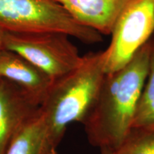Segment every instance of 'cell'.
Returning a JSON list of instances; mask_svg holds the SVG:
<instances>
[{
	"instance_id": "cell-11",
	"label": "cell",
	"mask_w": 154,
	"mask_h": 154,
	"mask_svg": "<svg viewBox=\"0 0 154 154\" xmlns=\"http://www.w3.org/2000/svg\"><path fill=\"white\" fill-rule=\"evenodd\" d=\"M113 154H154V130L131 128Z\"/></svg>"
},
{
	"instance_id": "cell-1",
	"label": "cell",
	"mask_w": 154,
	"mask_h": 154,
	"mask_svg": "<svg viewBox=\"0 0 154 154\" xmlns=\"http://www.w3.org/2000/svg\"><path fill=\"white\" fill-rule=\"evenodd\" d=\"M153 38L126 66L105 74L94 105L82 122L91 145L114 150L131 129L149 72Z\"/></svg>"
},
{
	"instance_id": "cell-8",
	"label": "cell",
	"mask_w": 154,
	"mask_h": 154,
	"mask_svg": "<svg viewBox=\"0 0 154 154\" xmlns=\"http://www.w3.org/2000/svg\"><path fill=\"white\" fill-rule=\"evenodd\" d=\"M77 22L101 34H111L116 21L131 0H54Z\"/></svg>"
},
{
	"instance_id": "cell-10",
	"label": "cell",
	"mask_w": 154,
	"mask_h": 154,
	"mask_svg": "<svg viewBox=\"0 0 154 154\" xmlns=\"http://www.w3.org/2000/svg\"><path fill=\"white\" fill-rule=\"evenodd\" d=\"M132 128L154 130V38L149 75L136 106Z\"/></svg>"
},
{
	"instance_id": "cell-9",
	"label": "cell",
	"mask_w": 154,
	"mask_h": 154,
	"mask_svg": "<svg viewBox=\"0 0 154 154\" xmlns=\"http://www.w3.org/2000/svg\"><path fill=\"white\" fill-rule=\"evenodd\" d=\"M44 125L39 109L22 127L5 154H44Z\"/></svg>"
},
{
	"instance_id": "cell-4",
	"label": "cell",
	"mask_w": 154,
	"mask_h": 154,
	"mask_svg": "<svg viewBox=\"0 0 154 154\" xmlns=\"http://www.w3.org/2000/svg\"><path fill=\"white\" fill-rule=\"evenodd\" d=\"M69 35L57 32L5 31L4 47L22 56L54 80L80 64L82 56Z\"/></svg>"
},
{
	"instance_id": "cell-12",
	"label": "cell",
	"mask_w": 154,
	"mask_h": 154,
	"mask_svg": "<svg viewBox=\"0 0 154 154\" xmlns=\"http://www.w3.org/2000/svg\"><path fill=\"white\" fill-rule=\"evenodd\" d=\"M5 31L0 28V51L5 49L4 47V39H5Z\"/></svg>"
},
{
	"instance_id": "cell-6",
	"label": "cell",
	"mask_w": 154,
	"mask_h": 154,
	"mask_svg": "<svg viewBox=\"0 0 154 154\" xmlns=\"http://www.w3.org/2000/svg\"><path fill=\"white\" fill-rule=\"evenodd\" d=\"M40 106L19 86L0 77V154H5L19 131Z\"/></svg>"
},
{
	"instance_id": "cell-5",
	"label": "cell",
	"mask_w": 154,
	"mask_h": 154,
	"mask_svg": "<svg viewBox=\"0 0 154 154\" xmlns=\"http://www.w3.org/2000/svg\"><path fill=\"white\" fill-rule=\"evenodd\" d=\"M154 32V0H131L116 21L110 45L103 51L106 74L123 68Z\"/></svg>"
},
{
	"instance_id": "cell-2",
	"label": "cell",
	"mask_w": 154,
	"mask_h": 154,
	"mask_svg": "<svg viewBox=\"0 0 154 154\" xmlns=\"http://www.w3.org/2000/svg\"><path fill=\"white\" fill-rule=\"evenodd\" d=\"M103 51L83 56L78 66L54 80L39 106L44 125V154H57L66 128L82 123L94 105L105 76Z\"/></svg>"
},
{
	"instance_id": "cell-13",
	"label": "cell",
	"mask_w": 154,
	"mask_h": 154,
	"mask_svg": "<svg viewBox=\"0 0 154 154\" xmlns=\"http://www.w3.org/2000/svg\"><path fill=\"white\" fill-rule=\"evenodd\" d=\"M101 154H113V150L110 149H101Z\"/></svg>"
},
{
	"instance_id": "cell-7",
	"label": "cell",
	"mask_w": 154,
	"mask_h": 154,
	"mask_svg": "<svg viewBox=\"0 0 154 154\" xmlns=\"http://www.w3.org/2000/svg\"><path fill=\"white\" fill-rule=\"evenodd\" d=\"M0 77L19 86L39 106L54 82L25 58L5 49L0 51Z\"/></svg>"
},
{
	"instance_id": "cell-3",
	"label": "cell",
	"mask_w": 154,
	"mask_h": 154,
	"mask_svg": "<svg viewBox=\"0 0 154 154\" xmlns=\"http://www.w3.org/2000/svg\"><path fill=\"white\" fill-rule=\"evenodd\" d=\"M0 28L13 32H62L86 44L103 40L99 32L77 22L54 0H0Z\"/></svg>"
}]
</instances>
